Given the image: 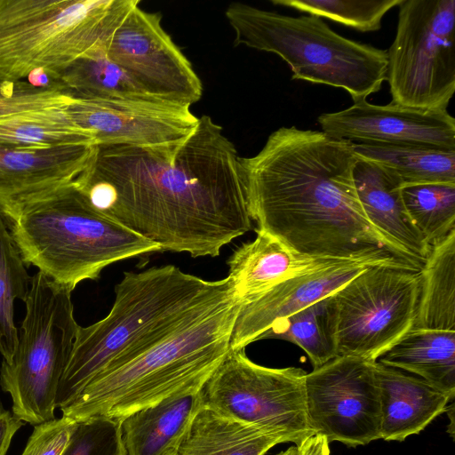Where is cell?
I'll return each instance as SVG.
<instances>
[{
    "instance_id": "obj_1",
    "label": "cell",
    "mask_w": 455,
    "mask_h": 455,
    "mask_svg": "<svg viewBox=\"0 0 455 455\" xmlns=\"http://www.w3.org/2000/svg\"><path fill=\"white\" fill-rule=\"evenodd\" d=\"M96 147L76 187L161 251L216 257L251 229L240 156L211 116L171 143Z\"/></svg>"
},
{
    "instance_id": "obj_2",
    "label": "cell",
    "mask_w": 455,
    "mask_h": 455,
    "mask_svg": "<svg viewBox=\"0 0 455 455\" xmlns=\"http://www.w3.org/2000/svg\"><path fill=\"white\" fill-rule=\"evenodd\" d=\"M352 141L322 131L281 127L261 150L240 157L258 228L311 258L373 259L419 272L422 263L377 230L360 204Z\"/></svg>"
},
{
    "instance_id": "obj_3",
    "label": "cell",
    "mask_w": 455,
    "mask_h": 455,
    "mask_svg": "<svg viewBox=\"0 0 455 455\" xmlns=\"http://www.w3.org/2000/svg\"><path fill=\"white\" fill-rule=\"evenodd\" d=\"M232 298L228 277L207 281L173 265L125 272L116 285L109 313L79 327L59 383L56 408L68 405L100 373L126 363Z\"/></svg>"
},
{
    "instance_id": "obj_4",
    "label": "cell",
    "mask_w": 455,
    "mask_h": 455,
    "mask_svg": "<svg viewBox=\"0 0 455 455\" xmlns=\"http://www.w3.org/2000/svg\"><path fill=\"white\" fill-rule=\"evenodd\" d=\"M238 311L232 298L126 363L100 373L61 409L62 416L121 421L164 399L200 391L230 348Z\"/></svg>"
},
{
    "instance_id": "obj_5",
    "label": "cell",
    "mask_w": 455,
    "mask_h": 455,
    "mask_svg": "<svg viewBox=\"0 0 455 455\" xmlns=\"http://www.w3.org/2000/svg\"><path fill=\"white\" fill-rule=\"evenodd\" d=\"M4 219L24 264L71 291L97 280L112 263L161 251L97 210L76 183L37 196Z\"/></svg>"
},
{
    "instance_id": "obj_6",
    "label": "cell",
    "mask_w": 455,
    "mask_h": 455,
    "mask_svg": "<svg viewBox=\"0 0 455 455\" xmlns=\"http://www.w3.org/2000/svg\"><path fill=\"white\" fill-rule=\"evenodd\" d=\"M234 44L272 52L291 68V79L347 92L354 102L378 92L387 77V51L346 38L321 18L292 17L235 3L225 12Z\"/></svg>"
},
{
    "instance_id": "obj_7",
    "label": "cell",
    "mask_w": 455,
    "mask_h": 455,
    "mask_svg": "<svg viewBox=\"0 0 455 455\" xmlns=\"http://www.w3.org/2000/svg\"><path fill=\"white\" fill-rule=\"evenodd\" d=\"M140 0H0V81L36 68L58 76L74 60L108 51Z\"/></svg>"
},
{
    "instance_id": "obj_8",
    "label": "cell",
    "mask_w": 455,
    "mask_h": 455,
    "mask_svg": "<svg viewBox=\"0 0 455 455\" xmlns=\"http://www.w3.org/2000/svg\"><path fill=\"white\" fill-rule=\"evenodd\" d=\"M71 292L35 274L18 347L10 363L2 362L0 386L12 397V414L35 426L54 419L59 383L80 327Z\"/></svg>"
},
{
    "instance_id": "obj_9",
    "label": "cell",
    "mask_w": 455,
    "mask_h": 455,
    "mask_svg": "<svg viewBox=\"0 0 455 455\" xmlns=\"http://www.w3.org/2000/svg\"><path fill=\"white\" fill-rule=\"evenodd\" d=\"M387 77L395 104L445 111L455 92V0H402Z\"/></svg>"
},
{
    "instance_id": "obj_10",
    "label": "cell",
    "mask_w": 455,
    "mask_h": 455,
    "mask_svg": "<svg viewBox=\"0 0 455 455\" xmlns=\"http://www.w3.org/2000/svg\"><path fill=\"white\" fill-rule=\"evenodd\" d=\"M297 367L253 363L244 349H230L199 391L203 406L299 444L312 435L305 379Z\"/></svg>"
},
{
    "instance_id": "obj_11",
    "label": "cell",
    "mask_w": 455,
    "mask_h": 455,
    "mask_svg": "<svg viewBox=\"0 0 455 455\" xmlns=\"http://www.w3.org/2000/svg\"><path fill=\"white\" fill-rule=\"evenodd\" d=\"M419 272L378 265L367 267L333 293L337 356L376 362L414 324Z\"/></svg>"
},
{
    "instance_id": "obj_12",
    "label": "cell",
    "mask_w": 455,
    "mask_h": 455,
    "mask_svg": "<svg viewBox=\"0 0 455 455\" xmlns=\"http://www.w3.org/2000/svg\"><path fill=\"white\" fill-rule=\"evenodd\" d=\"M375 363L336 356L305 379L306 408L313 434L328 443L365 445L380 439L379 387Z\"/></svg>"
},
{
    "instance_id": "obj_13",
    "label": "cell",
    "mask_w": 455,
    "mask_h": 455,
    "mask_svg": "<svg viewBox=\"0 0 455 455\" xmlns=\"http://www.w3.org/2000/svg\"><path fill=\"white\" fill-rule=\"evenodd\" d=\"M161 19L135 6L115 31L107 55L147 94L190 108L201 99L203 84Z\"/></svg>"
},
{
    "instance_id": "obj_14",
    "label": "cell",
    "mask_w": 455,
    "mask_h": 455,
    "mask_svg": "<svg viewBox=\"0 0 455 455\" xmlns=\"http://www.w3.org/2000/svg\"><path fill=\"white\" fill-rule=\"evenodd\" d=\"M65 109L96 146H160L185 138L198 122L189 107L164 101L73 99Z\"/></svg>"
},
{
    "instance_id": "obj_15",
    "label": "cell",
    "mask_w": 455,
    "mask_h": 455,
    "mask_svg": "<svg viewBox=\"0 0 455 455\" xmlns=\"http://www.w3.org/2000/svg\"><path fill=\"white\" fill-rule=\"evenodd\" d=\"M322 132L336 140L422 146L455 151V119L447 110L374 105L362 100L343 110L323 113Z\"/></svg>"
},
{
    "instance_id": "obj_16",
    "label": "cell",
    "mask_w": 455,
    "mask_h": 455,
    "mask_svg": "<svg viewBox=\"0 0 455 455\" xmlns=\"http://www.w3.org/2000/svg\"><path fill=\"white\" fill-rule=\"evenodd\" d=\"M378 265L395 267L379 260H358L300 273L282 281L239 308L230 349H245L278 322L334 293L367 267Z\"/></svg>"
},
{
    "instance_id": "obj_17",
    "label": "cell",
    "mask_w": 455,
    "mask_h": 455,
    "mask_svg": "<svg viewBox=\"0 0 455 455\" xmlns=\"http://www.w3.org/2000/svg\"><path fill=\"white\" fill-rule=\"evenodd\" d=\"M97 147L72 145L25 148L0 144V212L56 188L76 183L90 167Z\"/></svg>"
},
{
    "instance_id": "obj_18",
    "label": "cell",
    "mask_w": 455,
    "mask_h": 455,
    "mask_svg": "<svg viewBox=\"0 0 455 455\" xmlns=\"http://www.w3.org/2000/svg\"><path fill=\"white\" fill-rule=\"evenodd\" d=\"M256 233L255 239L236 248L227 262V277L239 308L295 275L358 261L302 256L273 236L259 230Z\"/></svg>"
},
{
    "instance_id": "obj_19",
    "label": "cell",
    "mask_w": 455,
    "mask_h": 455,
    "mask_svg": "<svg viewBox=\"0 0 455 455\" xmlns=\"http://www.w3.org/2000/svg\"><path fill=\"white\" fill-rule=\"evenodd\" d=\"M379 387L380 439L403 442L446 411L454 398L409 372L376 361Z\"/></svg>"
},
{
    "instance_id": "obj_20",
    "label": "cell",
    "mask_w": 455,
    "mask_h": 455,
    "mask_svg": "<svg viewBox=\"0 0 455 455\" xmlns=\"http://www.w3.org/2000/svg\"><path fill=\"white\" fill-rule=\"evenodd\" d=\"M354 180L360 204L371 225L423 264L431 247L408 215L400 178L381 164L357 157Z\"/></svg>"
},
{
    "instance_id": "obj_21",
    "label": "cell",
    "mask_w": 455,
    "mask_h": 455,
    "mask_svg": "<svg viewBox=\"0 0 455 455\" xmlns=\"http://www.w3.org/2000/svg\"><path fill=\"white\" fill-rule=\"evenodd\" d=\"M203 406L199 391L178 395L121 420L126 455H174Z\"/></svg>"
},
{
    "instance_id": "obj_22",
    "label": "cell",
    "mask_w": 455,
    "mask_h": 455,
    "mask_svg": "<svg viewBox=\"0 0 455 455\" xmlns=\"http://www.w3.org/2000/svg\"><path fill=\"white\" fill-rule=\"evenodd\" d=\"M281 435L202 406L194 416L178 455H266Z\"/></svg>"
},
{
    "instance_id": "obj_23",
    "label": "cell",
    "mask_w": 455,
    "mask_h": 455,
    "mask_svg": "<svg viewBox=\"0 0 455 455\" xmlns=\"http://www.w3.org/2000/svg\"><path fill=\"white\" fill-rule=\"evenodd\" d=\"M455 397V331L411 329L377 360Z\"/></svg>"
},
{
    "instance_id": "obj_24",
    "label": "cell",
    "mask_w": 455,
    "mask_h": 455,
    "mask_svg": "<svg viewBox=\"0 0 455 455\" xmlns=\"http://www.w3.org/2000/svg\"><path fill=\"white\" fill-rule=\"evenodd\" d=\"M412 329L455 331V230L431 247L422 265Z\"/></svg>"
},
{
    "instance_id": "obj_25",
    "label": "cell",
    "mask_w": 455,
    "mask_h": 455,
    "mask_svg": "<svg viewBox=\"0 0 455 455\" xmlns=\"http://www.w3.org/2000/svg\"><path fill=\"white\" fill-rule=\"evenodd\" d=\"M352 149L356 157L393 171L403 186L455 184V151L380 142H352Z\"/></svg>"
},
{
    "instance_id": "obj_26",
    "label": "cell",
    "mask_w": 455,
    "mask_h": 455,
    "mask_svg": "<svg viewBox=\"0 0 455 455\" xmlns=\"http://www.w3.org/2000/svg\"><path fill=\"white\" fill-rule=\"evenodd\" d=\"M277 339L302 348L314 368L337 356V312L333 293L273 325L259 339Z\"/></svg>"
},
{
    "instance_id": "obj_27",
    "label": "cell",
    "mask_w": 455,
    "mask_h": 455,
    "mask_svg": "<svg viewBox=\"0 0 455 455\" xmlns=\"http://www.w3.org/2000/svg\"><path fill=\"white\" fill-rule=\"evenodd\" d=\"M65 106L49 107L0 120V144L25 148L95 145L92 136L72 121Z\"/></svg>"
},
{
    "instance_id": "obj_28",
    "label": "cell",
    "mask_w": 455,
    "mask_h": 455,
    "mask_svg": "<svg viewBox=\"0 0 455 455\" xmlns=\"http://www.w3.org/2000/svg\"><path fill=\"white\" fill-rule=\"evenodd\" d=\"M59 85L72 99L163 101L143 92L106 52L74 60L60 73Z\"/></svg>"
},
{
    "instance_id": "obj_29",
    "label": "cell",
    "mask_w": 455,
    "mask_h": 455,
    "mask_svg": "<svg viewBox=\"0 0 455 455\" xmlns=\"http://www.w3.org/2000/svg\"><path fill=\"white\" fill-rule=\"evenodd\" d=\"M31 280L0 212V353L6 363L11 362L19 344L14 301H26Z\"/></svg>"
},
{
    "instance_id": "obj_30",
    "label": "cell",
    "mask_w": 455,
    "mask_h": 455,
    "mask_svg": "<svg viewBox=\"0 0 455 455\" xmlns=\"http://www.w3.org/2000/svg\"><path fill=\"white\" fill-rule=\"evenodd\" d=\"M402 197L410 219L430 247L455 230V184L403 186Z\"/></svg>"
},
{
    "instance_id": "obj_31",
    "label": "cell",
    "mask_w": 455,
    "mask_h": 455,
    "mask_svg": "<svg viewBox=\"0 0 455 455\" xmlns=\"http://www.w3.org/2000/svg\"><path fill=\"white\" fill-rule=\"evenodd\" d=\"M402 0H271L275 5L326 18L361 32L377 31L385 14Z\"/></svg>"
},
{
    "instance_id": "obj_32",
    "label": "cell",
    "mask_w": 455,
    "mask_h": 455,
    "mask_svg": "<svg viewBox=\"0 0 455 455\" xmlns=\"http://www.w3.org/2000/svg\"><path fill=\"white\" fill-rule=\"evenodd\" d=\"M61 455H126L121 421L103 417L76 421Z\"/></svg>"
},
{
    "instance_id": "obj_33",
    "label": "cell",
    "mask_w": 455,
    "mask_h": 455,
    "mask_svg": "<svg viewBox=\"0 0 455 455\" xmlns=\"http://www.w3.org/2000/svg\"><path fill=\"white\" fill-rule=\"evenodd\" d=\"M72 100L60 91L35 88L25 80L0 81V120L49 107L65 106Z\"/></svg>"
},
{
    "instance_id": "obj_34",
    "label": "cell",
    "mask_w": 455,
    "mask_h": 455,
    "mask_svg": "<svg viewBox=\"0 0 455 455\" xmlns=\"http://www.w3.org/2000/svg\"><path fill=\"white\" fill-rule=\"evenodd\" d=\"M75 424L62 416L36 425L21 455H61Z\"/></svg>"
},
{
    "instance_id": "obj_35",
    "label": "cell",
    "mask_w": 455,
    "mask_h": 455,
    "mask_svg": "<svg viewBox=\"0 0 455 455\" xmlns=\"http://www.w3.org/2000/svg\"><path fill=\"white\" fill-rule=\"evenodd\" d=\"M22 425V420L0 404V455L6 454L12 437Z\"/></svg>"
},
{
    "instance_id": "obj_36",
    "label": "cell",
    "mask_w": 455,
    "mask_h": 455,
    "mask_svg": "<svg viewBox=\"0 0 455 455\" xmlns=\"http://www.w3.org/2000/svg\"><path fill=\"white\" fill-rule=\"evenodd\" d=\"M299 455H330L327 439L318 434H312L295 445Z\"/></svg>"
},
{
    "instance_id": "obj_37",
    "label": "cell",
    "mask_w": 455,
    "mask_h": 455,
    "mask_svg": "<svg viewBox=\"0 0 455 455\" xmlns=\"http://www.w3.org/2000/svg\"><path fill=\"white\" fill-rule=\"evenodd\" d=\"M291 455H299V454L297 453V449H296V447H295V450L292 451V453H291Z\"/></svg>"
},
{
    "instance_id": "obj_38",
    "label": "cell",
    "mask_w": 455,
    "mask_h": 455,
    "mask_svg": "<svg viewBox=\"0 0 455 455\" xmlns=\"http://www.w3.org/2000/svg\"><path fill=\"white\" fill-rule=\"evenodd\" d=\"M174 455H178V454H174Z\"/></svg>"
}]
</instances>
